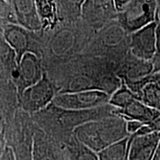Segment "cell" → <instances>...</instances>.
Instances as JSON below:
<instances>
[{
	"label": "cell",
	"mask_w": 160,
	"mask_h": 160,
	"mask_svg": "<svg viewBox=\"0 0 160 160\" xmlns=\"http://www.w3.org/2000/svg\"><path fill=\"white\" fill-rule=\"evenodd\" d=\"M127 122L121 116H112L83 124L75 129L73 134L82 144L98 153L129 137Z\"/></svg>",
	"instance_id": "1"
},
{
	"label": "cell",
	"mask_w": 160,
	"mask_h": 160,
	"mask_svg": "<svg viewBox=\"0 0 160 160\" xmlns=\"http://www.w3.org/2000/svg\"><path fill=\"white\" fill-rule=\"evenodd\" d=\"M117 22L129 33L156 21L155 0H133L117 12Z\"/></svg>",
	"instance_id": "2"
},
{
	"label": "cell",
	"mask_w": 160,
	"mask_h": 160,
	"mask_svg": "<svg viewBox=\"0 0 160 160\" xmlns=\"http://www.w3.org/2000/svg\"><path fill=\"white\" fill-rule=\"evenodd\" d=\"M111 97L100 91H85L58 96L53 99V104L64 110L85 111L107 105Z\"/></svg>",
	"instance_id": "3"
},
{
	"label": "cell",
	"mask_w": 160,
	"mask_h": 160,
	"mask_svg": "<svg viewBox=\"0 0 160 160\" xmlns=\"http://www.w3.org/2000/svg\"><path fill=\"white\" fill-rule=\"evenodd\" d=\"M81 17L90 27L99 31L117 19L114 0H85Z\"/></svg>",
	"instance_id": "4"
},
{
	"label": "cell",
	"mask_w": 160,
	"mask_h": 160,
	"mask_svg": "<svg viewBox=\"0 0 160 160\" xmlns=\"http://www.w3.org/2000/svg\"><path fill=\"white\" fill-rule=\"evenodd\" d=\"M54 89L45 75L20 96L21 107L24 111L35 113L43 109L54 97Z\"/></svg>",
	"instance_id": "5"
},
{
	"label": "cell",
	"mask_w": 160,
	"mask_h": 160,
	"mask_svg": "<svg viewBox=\"0 0 160 160\" xmlns=\"http://www.w3.org/2000/svg\"><path fill=\"white\" fill-rule=\"evenodd\" d=\"M157 22L130 35L129 52L139 59L152 61L156 52Z\"/></svg>",
	"instance_id": "6"
},
{
	"label": "cell",
	"mask_w": 160,
	"mask_h": 160,
	"mask_svg": "<svg viewBox=\"0 0 160 160\" xmlns=\"http://www.w3.org/2000/svg\"><path fill=\"white\" fill-rule=\"evenodd\" d=\"M128 160H153L160 143V133H139L130 135Z\"/></svg>",
	"instance_id": "7"
},
{
	"label": "cell",
	"mask_w": 160,
	"mask_h": 160,
	"mask_svg": "<svg viewBox=\"0 0 160 160\" xmlns=\"http://www.w3.org/2000/svg\"><path fill=\"white\" fill-rule=\"evenodd\" d=\"M12 76L17 82L20 97L26 89L42 79L41 68L37 58L31 53H26L13 71Z\"/></svg>",
	"instance_id": "8"
},
{
	"label": "cell",
	"mask_w": 160,
	"mask_h": 160,
	"mask_svg": "<svg viewBox=\"0 0 160 160\" xmlns=\"http://www.w3.org/2000/svg\"><path fill=\"white\" fill-rule=\"evenodd\" d=\"M152 61L136 57L131 53H128L117 71V77L125 85L135 82L153 73Z\"/></svg>",
	"instance_id": "9"
},
{
	"label": "cell",
	"mask_w": 160,
	"mask_h": 160,
	"mask_svg": "<svg viewBox=\"0 0 160 160\" xmlns=\"http://www.w3.org/2000/svg\"><path fill=\"white\" fill-rule=\"evenodd\" d=\"M32 160H67L55 140L44 133L37 132L33 135Z\"/></svg>",
	"instance_id": "10"
},
{
	"label": "cell",
	"mask_w": 160,
	"mask_h": 160,
	"mask_svg": "<svg viewBox=\"0 0 160 160\" xmlns=\"http://www.w3.org/2000/svg\"><path fill=\"white\" fill-rule=\"evenodd\" d=\"M17 22L30 31L41 28L42 22L36 5L35 0H11Z\"/></svg>",
	"instance_id": "11"
},
{
	"label": "cell",
	"mask_w": 160,
	"mask_h": 160,
	"mask_svg": "<svg viewBox=\"0 0 160 160\" xmlns=\"http://www.w3.org/2000/svg\"><path fill=\"white\" fill-rule=\"evenodd\" d=\"M119 116L127 120H134L143 125H149L160 116V112L146 105L139 99H136L123 108H118Z\"/></svg>",
	"instance_id": "12"
},
{
	"label": "cell",
	"mask_w": 160,
	"mask_h": 160,
	"mask_svg": "<svg viewBox=\"0 0 160 160\" xmlns=\"http://www.w3.org/2000/svg\"><path fill=\"white\" fill-rule=\"evenodd\" d=\"M4 37L10 45L15 50L17 54V64L19 65L30 48V41L28 33L23 28L8 24L4 28Z\"/></svg>",
	"instance_id": "13"
},
{
	"label": "cell",
	"mask_w": 160,
	"mask_h": 160,
	"mask_svg": "<svg viewBox=\"0 0 160 160\" xmlns=\"http://www.w3.org/2000/svg\"><path fill=\"white\" fill-rule=\"evenodd\" d=\"M57 145L67 160H99L97 153L80 142L74 134Z\"/></svg>",
	"instance_id": "14"
},
{
	"label": "cell",
	"mask_w": 160,
	"mask_h": 160,
	"mask_svg": "<svg viewBox=\"0 0 160 160\" xmlns=\"http://www.w3.org/2000/svg\"><path fill=\"white\" fill-rule=\"evenodd\" d=\"M129 137L108 146L97 153L99 160H128L129 153Z\"/></svg>",
	"instance_id": "15"
},
{
	"label": "cell",
	"mask_w": 160,
	"mask_h": 160,
	"mask_svg": "<svg viewBox=\"0 0 160 160\" xmlns=\"http://www.w3.org/2000/svg\"><path fill=\"white\" fill-rule=\"evenodd\" d=\"M57 15L63 19H77L82 16L85 0H55Z\"/></svg>",
	"instance_id": "16"
},
{
	"label": "cell",
	"mask_w": 160,
	"mask_h": 160,
	"mask_svg": "<svg viewBox=\"0 0 160 160\" xmlns=\"http://www.w3.org/2000/svg\"><path fill=\"white\" fill-rule=\"evenodd\" d=\"M146 105L160 112V82H150L144 86L139 96Z\"/></svg>",
	"instance_id": "17"
},
{
	"label": "cell",
	"mask_w": 160,
	"mask_h": 160,
	"mask_svg": "<svg viewBox=\"0 0 160 160\" xmlns=\"http://www.w3.org/2000/svg\"><path fill=\"white\" fill-rule=\"evenodd\" d=\"M40 21L43 27L51 25L57 19L55 0H35Z\"/></svg>",
	"instance_id": "18"
},
{
	"label": "cell",
	"mask_w": 160,
	"mask_h": 160,
	"mask_svg": "<svg viewBox=\"0 0 160 160\" xmlns=\"http://www.w3.org/2000/svg\"><path fill=\"white\" fill-rule=\"evenodd\" d=\"M136 99H139V97L122 83L121 87L111 95L109 104L122 109Z\"/></svg>",
	"instance_id": "19"
},
{
	"label": "cell",
	"mask_w": 160,
	"mask_h": 160,
	"mask_svg": "<svg viewBox=\"0 0 160 160\" xmlns=\"http://www.w3.org/2000/svg\"><path fill=\"white\" fill-rule=\"evenodd\" d=\"M14 20L17 21L11 3L8 0H0V21L11 24Z\"/></svg>",
	"instance_id": "20"
},
{
	"label": "cell",
	"mask_w": 160,
	"mask_h": 160,
	"mask_svg": "<svg viewBox=\"0 0 160 160\" xmlns=\"http://www.w3.org/2000/svg\"><path fill=\"white\" fill-rule=\"evenodd\" d=\"M157 41H156L155 55L152 59L153 65V73L160 72V22H157Z\"/></svg>",
	"instance_id": "21"
},
{
	"label": "cell",
	"mask_w": 160,
	"mask_h": 160,
	"mask_svg": "<svg viewBox=\"0 0 160 160\" xmlns=\"http://www.w3.org/2000/svg\"><path fill=\"white\" fill-rule=\"evenodd\" d=\"M0 160H16V156L13 148L7 145L3 153L0 156Z\"/></svg>",
	"instance_id": "22"
},
{
	"label": "cell",
	"mask_w": 160,
	"mask_h": 160,
	"mask_svg": "<svg viewBox=\"0 0 160 160\" xmlns=\"http://www.w3.org/2000/svg\"><path fill=\"white\" fill-rule=\"evenodd\" d=\"M143 125L142 123L139 122L134 121V120H131V121H128L127 122V129L128 131L129 134H133L136 132L139 131V130L142 127Z\"/></svg>",
	"instance_id": "23"
},
{
	"label": "cell",
	"mask_w": 160,
	"mask_h": 160,
	"mask_svg": "<svg viewBox=\"0 0 160 160\" xmlns=\"http://www.w3.org/2000/svg\"><path fill=\"white\" fill-rule=\"evenodd\" d=\"M146 127H147L148 131L150 133H152V132H159L160 133V116L153 122L149 124V125H146Z\"/></svg>",
	"instance_id": "24"
},
{
	"label": "cell",
	"mask_w": 160,
	"mask_h": 160,
	"mask_svg": "<svg viewBox=\"0 0 160 160\" xmlns=\"http://www.w3.org/2000/svg\"><path fill=\"white\" fill-rule=\"evenodd\" d=\"M131 1H133V0H114V3L116 8H117V12L122 9L124 7H125Z\"/></svg>",
	"instance_id": "25"
},
{
	"label": "cell",
	"mask_w": 160,
	"mask_h": 160,
	"mask_svg": "<svg viewBox=\"0 0 160 160\" xmlns=\"http://www.w3.org/2000/svg\"><path fill=\"white\" fill-rule=\"evenodd\" d=\"M6 145H7V144L5 142V137H4V131H2L0 133V156L3 153Z\"/></svg>",
	"instance_id": "26"
},
{
	"label": "cell",
	"mask_w": 160,
	"mask_h": 160,
	"mask_svg": "<svg viewBox=\"0 0 160 160\" xmlns=\"http://www.w3.org/2000/svg\"><path fill=\"white\" fill-rule=\"evenodd\" d=\"M156 1V21L160 22V0Z\"/></svg>",
	"instance_id": "27"
},
{
	"label": "cell",
	"mask_w": 160,
	"mask_h": 160,
	"mask_svg": "<svg viewBox=\"0 0 160 160\" xmlns=\"http://www.w3.org/2000/svg\"><path fill=\"white\" fill-rule=\"evenodd\" d=\"M153 160H160V143L159 146H158L154 157L153 158Z\"/></svg>",
	"instance_id": "28"
},
{
	"label": "cell",
	"mask_w": 160,
	"mask_h": 160,
	"mask_svg": "<svg viewBox=\"0 0 160 160\" xmlns=\"http://www.w3.org/2000/svg\"><path fill=\"white\" fill-rule=\"evenodd\" d=\"M3 131V130H2V125H1V122H0V133H2V132Z\"/></svg>",
	"instance_id": "29"
},
{
	"label": "cell",
	"mask_w": 160,
	"mask_h": 160,
	"mask_svg": "<svg viewBox=\"0 0 160 160\" xmlns=\"http://www.w3.org/2000/svg\"><path fill=\"white\" fill-rule=\"evenodd\" d=\"M8 2H9V1H8Z\"/></svg>",
	"instance_id": "30"
}]
</instances>
